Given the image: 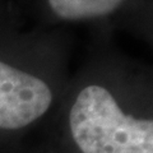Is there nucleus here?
<instances>
[{
	"instance_id": "obj_1",
	"label": "nucleus",
	"mask_w": 153,
	"mask_h": 153,
	"mask_svg": "<svg viewBox=\"0 0 153 153\" xmlns=\"http://www.w3.org/2000/svg\"><path fill=\"white\" fill-rule=\"evenodd\" d=\"M73 140L82 153H153V121L125 115L101 85H87L69 112Z\"/></svg>"
},
{
	"instance_id": "obj_2",
	"label": "nucleus",
	"mask_w": 153,
	"mask_h": 153,
	"mask_svg": "<svg viewBox=\"0 0 153 153\" xmlns=\"http://www.w3.org/2000/svg\"><path fill=\"white\" fill-rule=\"evenodd\" d=\"M52 102L44 80L0 61V129L16 130L40 119Z\"/></svg>"
},
{
	"instance_id": "obj_3",
	"label": "nucleus",
	"mask_w": 153,
	"mask_h": 153,
	"mask_svg": "<svg viewBox=\"0 0 153 153\" xmlns=\"http://www.w3.org/2000/svg\"><path fill=\"white\" fill-rule=\"evenodd\" d=\"M123 1L124 0H49V4L59 17L78 21L106 16Z\"/></svg>"
}]
</instances>
